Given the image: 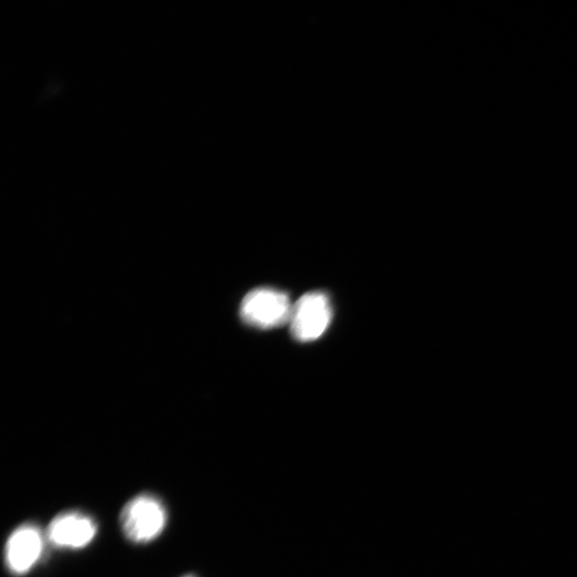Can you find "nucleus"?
<instances>
[{"instance_id": "1", "label": "nucleus", "mask_w": 577, "mask_h": 577, "mask_svg": "<svg viewBox=\"0 0 577 577\" xmlns=\"http://www.w3.org/2000/svg\"><path fill=\"white\" fill-rule=\"evenodd\" d=\"M120 524L128 540L136 544H146L164 532L167 511L157 496L139 494L123 507Z\"/></svg>"}, {"instance_id": "6", "label": "nucleus", "mask_w": 577, "mask_h": 577, "mask_svg": "<svg viewBox=\"0 0 577 577\" xmlns=\"http://www.w3.org/2000/svg\"><path fill=\"white\" fill-rule=\"evenodd\" d=\"M184 577H194V576H192V575H187V576H184Z\"/></svg>"}, {"instance_id": "5", "label": "nucleus", "mask_w": 577, "mask_h": 577, "mask_svg": "<svg viewBox=\"0 0 577 577\" xmlns=\"http://www.w3.org/2000/svg\"><path fill=\"white\" fill-rule=\"evenodd\" d=\"M97 534L95 520L80 511H67L51 521L45 536L57 549L81 550L88 547Z\"/></svg>"}, {"instance_id": "4", "label": "nucleus", "mask_w": 577, "mask_h": 577, "mask_svg": "<svg viewBox=\"0 0 577 577\" xmlns=\"http://www.w3.org/2000/svg\"><path fill=\"white\" fill-rule=\"evenodd\" d=\"M46 536L35 524L27 523L14 529L5 547V564L15 576L33 570L42 558Z\"/></svg>"}, {"instance_id": "2", "label": "nucleus", "mask_w": 577, "mask_h": 577, "mask_svg": "<svg viewBox=\"0 0 577 577\" xmlns=\"http://www.w3.org/2000/svg\"><path fill=\"white\" fill-rule=\"evenodd\" d=\"M293 306L288 294L270 288L249 292L241 304V317L245 323L269 330L290 322Z\"/></svg>"}, {"instance_id": "3", "label": "nucleus", "mask_w": 577, "mask_h": 577, "mask_svg": "<svg viewBox=\"0 0 577 577\" xmlns=\"http://www.w3.org/2000/svg\"><path fill=\"white\" fill-rule=\"evenodd\" d=\"M332 317V304L326 293H307L293 305L290 320L292 336L300 342L315 341L330 326Z\"/></svg>"}]
</instances>
